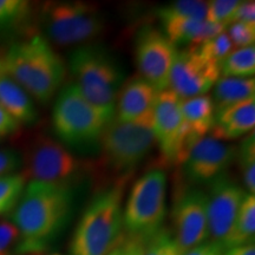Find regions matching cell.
Wrapping results in <instances>:
<instances>
[{
	"label": "cell",
	"mask_w": 255,
	"mask_h": 255,
	"mask_svg": "<svg viewBox=\"0 0 255 255\" xmlns=\"http://www.w3.org/2000/svg\"><path fill=\"white\" fill-rule=\"evenodd\" d=\"M72 194L71 188L37 181L25 186L12 215L20 253L41 252L58 235L71 214Z\"/></svg>",
	"instance_id": "1"
},
{
	"label": "cell",
	"mask_w": 255,
	"mask_h": 255,
	"mask_svg": "<svg viewBox=\"0 0 255 255\" xmlns=\"http://www.w3.org/2000/svg\"><path fill=\"white\" fill-rule=\"evenodd\" d=\"M1 63L2 73L43 104L52 100L66 75L63 59L41 34L15 41L6 51Z\"/></svg>",
	"instance_id": "2"
},
{
	"label": "cell",
	"mask_w": 255,
	"mask_h": 255,
	"mask_svg": "<svg viewBox=\"0 0 255 255\" xmlns=\"http://www.w3.org/2000/svg\"><path fill=\"white\" fill-rule=\"evenodd\" d=\"M69 70L83 96L108 121L114 119L117 97L126 78L117 57L107 47L85 44L70 53Z\"/></svg>",
	"instance_id": "3"
},
{
	"label": "cell",
	"mask_w": 255,
	"mask_h": 255,
	"mask_svg": "<svg viewBox=\"0 0 255 255\" xmlns=\"http://www.w3.org/2000/svg\"><path fill=\"white\" fill-rule=\"evenodd\" d=\"M122 195V184L96 194L73 233L70 246L72 255H108L120 244Z\"/></svg>",
	"instance_id": "4"
},
{
	"label": "cell",
	"mask_w": 255,
	"mask_h": 255,
	"mask_svg": "<svg viewBox=\"0 0 255 255\" xmlns=\"http://www.w3.org/2000/svg\"><path fill=\"white\" fill-rule=\"evenodd\" d=\"M109 122L79 91L75 83L57 95L52 110V126L57 139L71 150H97L101 136Z\"/></svg>",
	"instance_id": "5"
},
{
	"label": "cell",
	"mask_w": 255,
	"mask_h": 255,
	"mask_svg": "<svg viewBox=\"0 0 255 255\" xmlns=\"http://www.w3.org/2000/svg\"><path fill=\"white\" fill-rule=\"evenodd\" d=\"M155 143L152 114L133 122H121L114 116L101 136V162L109 173L127 176L148 157Z\"/></svg>",
	"instance_id": "6"
},
{
	"label": "cell",
	"mask_w": 255,
	"mask_h": 255,
	"mask_svg": "<svg viewBox=\"0 0 255 255\" xmlns=\"http://www.w3.org/2000/svg\"><path fill=\"white\" fill-rule=\"evenodd\" d=\"M23 159L25 180L71 188L82 182L88 165L68 146L47 135H38L27 145Z\"/></svg>",
	"instance_id": "7"
},
{
	"label": "cell",
	"mask_w": 255,
	"mask_h": 255,
	"mask_svg": "<svg viewBox=\"0 0 255 255\" xmlns=\"http://www.w3.org/2000/svg\"><path fill=\"white\" fill-rule=\"evenodd\" d=\"M167 175L161 169L143 174L133 183L123 212L128 235L146 241L163 228L167 212Z\"/></svg>",
	"instance_id": "8"
},
{
	"label": "cell",
	"mask_w": 255,
	"mask_h": 255,
	"mask_svg": "<svg viewBox=\"0 0 255 255\" xmlns=\"http://www.w3.org/2000/svg\"><path fill=\"white\" fill-rule=\"evenodd\" d=\"M41 23L46 39L59 46L85 45L105 26L101 9L83 1L49 2L41 12Z\"/></svg>",
	"instance_id": "9"
},
{
	"label": "cell",
	"mask_w": 255,
	"mask_h": 255,
	"mask_svg": "<svg viewBox=\"0 0 255 255\" xmlns=\"http://www.w3.org/2000/svg\"><path fill=\"white\" fill-rule=\"evenodd\" d=\"M152 131L162 156L170 163H182L196 143L181 113V98L170 89L157 96L152 110Z\"/></svg>",
	"instance_id": "10"
},
{
	"label": "cell",
	"mask_w": 255,
	"mask_h": 255,
	"mask_svg": "<svg viewBox=\"0 0 255 255\" xmlns=\"http://www.w3.org/2000/svg\"><path fill=\"white\" fill-rule=\"evenodd\" d=\"M135 52L141 77L158 91L167 90L177 53L176 46L161 30L144 26L137 33Z\"/></svg>",
	"instance_id": "11"
},
{
	"label": "cell",
	"mask_w": 255,
	"mask_h": 255,
	"mask_svg": "<svg viewBox=\"0 0 255 255\" xmlns=\"http://www.w3.org/2000/svg\"><path fill=\"white\" fill-rule=\"evenodd\" d=\"M220 75V65L205 58L195 46H190L176 53L169 88L181 100L203 96L214 87Z\"/></svg>",
	"instance_id": "12"
},
{
	"label": "cell",
	"mask_w": 255,
	"mask_h": 255,
	"mask_svg": "<svg viewBox=\"0 0 255 255\" xmlns=\"http://www.w3.org/2000/svg\"><path fill=\"white\" fill-rule=\"evenodd\" d=\"M238 148L213 136L197 141L181 163L183 176L190 184H209L227 173L237 158Z\"/></svg>",
	"instance_id": "13"
},
{
	"label": "cell",
	"mask_w": 255,
	"mask_h": 255,
	"mask_svg": "<svg viewBox=\"0 0 255 255\" xmlns=\"http://www.w3.org/2000/svg\"><path fill=\"white\" fill-rule=\"evenodd\" d=\"M207 194L196 187L184 189L174 205L175 240L182 253L208 240Z\"/></svg>",
	"instance_id": "14"
},
{
	"label": "cell",
	"mask_w": 255,
	"mask_h": 255,
	"mask_svg": "<svg viewBox=\"0 0 255 255\" xmlns=\"http://www.w3.org/2000/svg\"><path fill=\"white\" fill-rule=\"evenodd\" d=\"M206 194L208 199V239L223 246L247 193L225 174L209 183V191Z\"/></svg>",
	"instance_id": "15"
},
{
	"label": "cell",
	"mask_w": 255,
	"mask_h": 255,
	"mask_svg": "<svg viewBox=\"0 0 255 255\" xmlns=\"http://www.w3.org/2000/svg\"><path fill=\"white\" fill-rule=\"evenodd\" d=\"M161 91L144 78L133 77L121 88L115 109V117L121 122H133L152 114Z\"/></svg>",
	"instance_id": "16"
},
{
	"label": "cell",
	"mask_w": 255,
	"mask_h": 255,
	"mask_svg": "<svg viewBox=\"0 0 255 255\" xmlns=\"http://www.w3.org/2000/svg\"><path fill=\"white\" fill-rule=\"evenodd\" d=\"M255 100L239 102L215 110L210 133L216 139H234L254 130Z\"/></svg>",
	"instance_id": "17"
},
{
	"label": "cell",
	"mask_w": 255,
	"mask_h": 255,
	"mask_svg": "<svg viewBox=\"0 0 255 255\" xmlns=\"http://www.w3.org/2000/svg\"><path fill=\"white\" fill-rule=\"evenodd\" d=\"M159 19L163 27L162 32L175 46L186 44L200 45L226 30L222 25L187 17H159Z\"/></svg>",
	"instance_id": "18"
},
{
	"label": "cell",
	"mask_w": 255,
	"mask_h": 255,
	"mask_svg": "<svg viewBox=\"0 0 255 255\" xmlns=\"http://www.w3.org/2000/svg\"><path fill=\"white\" fill-rule=\"evenodd\" d=\"M0 105L19 126L37 122L38 111L31 96L5 73H0Z\"/></svg>",
	"instance_id": "19"
},
{
	"label": "cell",
	"mask_w": 255,
	"mask_h": 255,
	"mask_svg": "<svg viewBox=\"0 0 255 255\" xmlns=\"http://www.w3.org/2000/svg\"><path fill=\"white\" fill-rule=\"evenodd\" d=\"M181 113L190 131L200 138L210 132L215 114L214 103L210 96L203 95L181 100Z\"/></svg>",
	"instance_id": "20"
},
{
	"label": "cell",
	"mask_w": 255,
	"mask_h": 255,
	"mask_svg": "<svg viewBox=\"0 0 255 255\" xmlns=\"http://www.w3.org/2000/svg\"><path fill=\"white\" fill-rule=\"evenodd\" d=\"M254 95L255 81L253 77H223L215 83L212 100L215 110H220L228 105L254 98Z\"/></svg>",
	"instance_id": "21"
},
{
	"label": "cell",
	"mask_w": 255,
	"mask_h": 255,
	"mask_svg": "<svg viewBox=\"0 0 255 255\" xmlns=\"http://www.w3.org/2000/svg\"><path fill=\"white\" fill-rule=\"evenodd\" d=\"M255 234V197L246 194L231 233L223 242L226 251L254 241Z\"/></svg>",
	"instance_id": "22"
},
{
	"label": "cell",
	"mask_w": 255,
	"mask_h": 255,
	"mask_svg": "<svg viewBox=\"0 0 255 255\" xmlns=\"http://www.w3.org/2000/svg\"><path fill=\"white\" fill-rule=\"evenodd\" d=\"M220 72L223 77L250 78L255 73V49L254 45L241 47L226 57L220 65Z\"/></svg>",
	"instance_id": "23"
},
{
	"label": "cell",
	"mask_w": 255,
	"mask_h": 255,
	"mask_svg": "<svg viewBox=\"0 0 255 255\" xmlns=\"http://www.w3.org/2000/svg\"><path fill=\"white\" fill-rule=\"evenodd\" d=\"M239 165L247 193L254 195L255 193V136L252 135L242 139L240 146L237 150Z\"/></svg>",
	"instance_id": "24"
},
{
	"label": "cell",
	"mask_w": 255,
	"mask_h": 255,
	"mask_svg": "<svg viewBox=\"0 0 255 255\" xmlns=\"http://www.w3.org/2000/svg\"><path fill=\"white\" fill-rule=\"evenodd\" d=\"M31 5L25 0H0V34L14 30L30 14Z\"/></svg>",
	"instance_id": "25"
},
{
	"label": "cell",
	"mask_w": 255,
	"mask_h": 255,
	"mask_svg": "<svg viewBox=\"0 0 255 255\" xmlns=\"http://www.w3.org/2000/svg\"><path fill=\"white\" fill-rule=\"evenodd\" d=\"M26 186V180L21 174L0 177V215L8 213L17 206Z\"/></svg>",
	"instance_id": "26"
},
{
	"label": "cell",
	"mask_w": 255,
	"mask_h": 255,
	"mask_svg": "<svg viewBox=\"0 0 255 255\" xmlns=\"http://www.w3.org/2000/svg\"><path fill=\"white\" fill-rule=\"evenodd\" d=\"M158 17H187L206 20L207 2L196 0H178L158 8Z\"/></svg>",
	"instance_id": "27"
},
{
	"label": "cell",
	"mask_w": 255,
	"mask_h": 255,
	"mask_svg": "<svg viewBox=\"0 0 255 255\" xmlns=\"http://www.w3.org/2000/svg\"><path fill=\"white\" fill-rule=\"evenodd\" d=\"M195 47L205 58L212 60L218 65H221L222 60L232 52L233 44L229 39L227 32L223 31L218 36L205 40Z\"/></svg>",
	"instance_id": "28"
},
{
	"label": "cell",
	"mask_w": 255,
	"mask_h": 255,
	"mask_svg": "<svg viewBox=\"0 0 255 255\" xmlns=\"http://www.w3.org/2000/svg\"><path fill=\"white\" fill-rule=\"evenodd\" d=\"M176 240L167 229L162 228L145 241L142 255H182Z\"/></svg>",
	"instance_id": "29"
},
{
	"label": "cell",
	"mask_w": 255,
	"mask_h": 255,
	"mask_svg": "<svg viewBox=\"0 0 255 255\" xmlns=\"http://www.w3.org/2000/svg\"><path fill=\"white\" fill-rule=\"evenodd\" d=\"M240 1L235 0H214L207 2V21L227 27L232 24L233 17Z\"/></svg>",
	"instance_id": "30"
},
{
	"label": "cell",
	"mask_w": 255,
	"mask_h": 255,
	"mask_svg": "<svg viewBox=\"0 0 255 255\" xmlns=\"http://www.w3.org/2000/svg\"><path fill=\"white\" fill-rule=\"evenodd\" d=\"M227 32L233 46L238 49L254 45L255 40V25L245 23H232L228 26Z\"/></svg>",
	"instance_id": "31"
},
{
	"label": "cell",
	"mask_w": 255,
	"mask_h": 255,
	"mask_svg": "<svg viewBox=\"0 0 255 255\" xmlns=\"http://www.w3.org/2000/svg\"><path fill=\"white\" fill-rule=\"evenodd\" d=\"M23 165L21 155L14 149H0V177L14 175Z\"/></svg>",
	"instance_id": "32"
},
{
	"label": "cell",
	"mask_w": 255,
	"mask_h": 255,
	"mask_svg": "<svg viewBox=\"0 0 255 255\" xmlns=\"http://www.w3.org/2000/svg\"><path fill=\"white\" fill-rule=\"evenodd\" d=\"M19 239V232L12 222H0V255H9V247Z\"/></svg>",
	"instance_id": "33"
},
{
	"label": "cell",
	"mask_w": 255,
	"mask_h": 255,
	"mask_svg": "<svg viewBox=\"0 0 255 255\" xmlns=\"http://www.w3.org/2000/svg\"><path fill=\"white\" fill-rule=\"evenodd\" d=\"M145 241L141 239L128 237L110 252L108 255H142Z\"/></svg>",
	"instance_id": "34"
},
{
	"label": "cell",
	"mask_w": 255,
	"mask_h": 255,
	"mask_svg": "<svg viewBox=\"0 0 255 255\" xmlns=\"http://www.w3.org/2000/svg\"><path fill=\"white\" fill-rule=\"evenodd\" d=\"M232 23H245L255 25V2L240 1L233 17Z\"/></svg>",
	"instance_id": "35"
},
{
	"label": "cell",
	"mask_w": 255,
	"mask_h": 255,
	"mask_svg": "<svg viewBox=\"0 0 255 255\" xmlns=\"http://www.w3.org/2000/svg\"><path fill=\"white\" fill-rule=\"evenodd\" d=\"M226 250L218 242L206 241L199 246L191 248L182 255H225Z\"/></svg>",
	"instance_id": "36"
},
{
	"label": "cell",
	"mask_w": 255,
	"mask_h": 255,
	"mask_svg": "<svg viewBox=\"0 0 255 255\" xmlns=\"http://www.w3.org/2000/svg\"><path fill=\"white\" fill-rule=\"evenodd\" d=\"M20 126L0 105V137H5L17 132Z\"/></svg>",
	"instance_id": "37"
},
{
	"label": "cell",
	"mask_w": 255,
	"mask_h": 255,
	"mask_svg": "<svg viewBox=\"0 0 255 255\" xmlns=\"http://www.w3.org/2000/svg\"><path fill=\"white\" fill-rule=\"evenodd\" d=\"M225 255H255L254 241L227 250L225 252Z\"/></svg>",
	"instance_id": "38"
},
{
	"label": "cell",
	"mask_w": 255,
	"mask_h": 255,
	"mask_svg": "<svg viewBox=\"0 0 255 255\" xmlns=\"http://www.w3.org/2000/svg\"><path fill=\"white\" fill-rule=\"evenodd\" d=\"M0 73H2V63H1V59H0Z\"/></svg>",
	"instance_id": "39"
}]
</instances>
